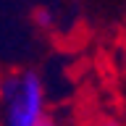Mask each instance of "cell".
<instances>
[{"label":"cell","instance_id":"obj_1","mask_svg":"<svg viewBox=\"0 0 126 126\" xmlns=\"http://www.w3.org/2000/svg\"><path fill=\"white\" fill-rule=\"evenodd\" d=\"M47 116V92L37 71L18 68L0 76V126H39Z\"/></svg>","mask_w":126,"mask_h":126},{"label":"cell","instance_id":"obj_2","mask_svg":"<svg viewBox=\"0 0 126 126\" xmlns=\"http://www.w3.org/2000/svg\"><path fill=\"white\" fill-rule=\"evenodd\" d=\"M39 126H61V124H58V121H53L50 116H45L42 121H39Z\"/></svg>","mask_w":126,"mask_h":126},{"label":"cell","instance_id":"obj_3","mask_svg":"<svg viewBox=\"0 0 126 126\" xmlns=\"http://www.w3.org/2000/svg\"><path fill=\"white\" fill-rule=\"evenodd\" d=\"M100 126H121V124H118V121H113V118H108V121H102Z\"/></svg>","mask_w":126,"mask_h":126}]
</instances>
